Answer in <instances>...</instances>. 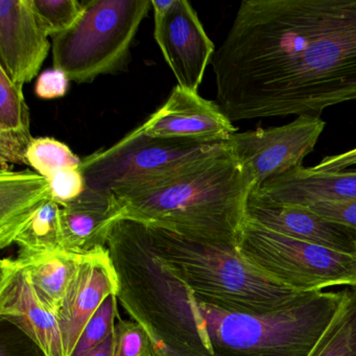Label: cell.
Returning <instances> with one entry per match:
<instances>
[{
  "label": "cell",
  "mask_w": 356,
  "mask_h": 356,
  "mask_svg": "<svg viewBox=\"0 0 356 356\" xmlns=\"http://www.w3.org/2000/svg\"><path fill=\"white\" fill-rule=\"evenodd\" d=\"M308 356H356V285L341 291L337 312Z\"/></svg>",
  "instance_id": "obj_19"
},
{
  "label": "cell",
  "mask_w": 356,
  "mask_h": 356,
  "mask_svg": "<svg viewBox=\"0 0 356 356\" xmlns=\"http://www.w3.org/2000/svg\"><path fill=\"white\" fill-rule=\"evenodd\" d=\"M324 128L320 118L299 116L285 126L235 133L226 143L257 188L270 179L301 168Z\"/></svg>",
  "instance_id": "obj_7"
},
{
  "label": "cell",
  "mask_w": 356,
  "mask_h": 356,
  "mask_svg": "<svg viewBox=\"0 0 356 356\" xmlns=\"http://www.w3.org/2000/svg\"><path fill=\"white\" fill-rule=\"evenodd\" d=\"M114 346H115V329L101 345L83 356H114Z\"/></svg>",
  "instance_id": "obj_30"
},
{
  "label": "cell",
  "mask_w": 356,
  "mask_h": 356,
  "mask_svg": "<svg viewBox=\"0 0 356 356\" xmlns=\"http://www.w3.org/2000/svg\"><path fill=\"white\" fill-rule=\"evenodd\" d=\"M49 37L32 0H0V68L16 86L38 76L51 49Z\"/></svg>",
  "instance_id": "obj_10"
},
{
  "label": "cell",
  "mask_w": 356,
  "mask_h": 356,
  "mask_svg": "<svg viewBox=\"0 0 356 356\" xmlns=\"http://www.w3.org/2000/svg\"><path fill=\"white\" fill-rule=\"evenodd\" d=\"M306 207L326 220L356 231V200L316 202Z\"/></svg>",
  "instance_id": "obj_27"
},
{
  "label": "cell",
  "mask_w": 356,
  "mask_h": 356,
  "mask_svg": "<svg viewBox=\"0 0 356 356\" xmlns=\"http://www.w3.org/2000/svg\"><path fill=\"white\" fill-rule=\"evenodd\" d=\"M216 145L153 138L137 128L112 147L85 158L80 168L88 188L122 197L170 178Z\"/></svg>",
  "instance_id": "obj_6"
},
{
  "label": "cell",
  "mask_w": 356,
  "mask_h": 356,
  "mask_svg": "<svg viewBox=\"0 0 356 356\" xmlns=\"http://www.w3.org/2000/svg\"><path fill=\"white\" fill-rule=\"evenodd\" d=\"M0 356H47L16 325L0 318Z\"/></svg>",
  "instance_id": "obj_25"
},
{
  "label": "cell",
  "mask_w": 356,
  "mask_h": 356,
  "mask_svg": "<svg viewBox=\"0 0 356 356\" xmlns=\"http://www.w3.org/2000/svg\"><path fill=\"white\" fill-rule=\"evenodd\" d=\"M149 356H153V354H152V355H149Z\"/></svg>",
  "instance_id": "obj_32"
},
{
  "label": "cell",
  "mask_w": 356,
  "mask_h": 356,
  "mask_svg": "<svg viewBox=\"0 0 356 356\" xmlns=\"http://www.w3.org/2000/svg\"><path fill=\"white\" fill-rule=\"evenodd\" d=\"M118 293V277L107 248L85 255L58 312L66 356H72L81 333L102 303Z\"/></svg>",
  "instance_id": "obj_12"
},
{
  "label": "cell",
  "mask_w": 356,
  "mask_h": 356,
  "mask_svg": "<svg viewBox=\"0 0 356 356\" xmlns=\"http://www.w3.org/2000/svg\"><path fill=\"white\" fill-rule=\"evenodd\" d=\"M19 245L20 251L49 252L62 248L61 206L47 202L26 222L12 239V245Z\"/></svg>",
  "instance_id": "obj_20"
},
{
  "label": "cell",
  "mask_w": 356,
  "mask_h": 356,
  "mask_svg": "<svg viewBox=\"0 0 356 356\" xmlns=\"http://www.w3.org/2000/svg\"><path fill=\"white\" fill-rule=\"evenodd\" d=\"M0 318L22 329L47 356H66L57 312L39 297L14 258L0 262Z\"/></svg>",
  "instance_id": "obj_11"
},
{
  "label": "cell",
  "mask_w": 356,
  "mask_h": 356,
  "mask_svg": "<svg viewBox=\"0 0 356 356\" xmlns=\"http://www.w3.org/2000/svg\"><path fill=\"white\" fill-rule=\"evenodd\" d=\"M51 199L60 206L74 201L87 188L86 179L80 168H65L47 179Z\"/></svg>",
  "instance_id": "obj_26"
},
{
  "label": "cell",
  "mask_w": 356,
  "mask_h": 356,
  "mask_svg": "<svg viewBox=\"0 0 356 356\" xmlns=\"http://www.w3.org/2000/svg\"><path fill=\"white\" fill-rule=\"evenodd\" d=\"M356 165V149H350L339 155L328 156L321 160L320 163L309 168L312 172H335L348 170Z\"/></svg>",
  "instance_id": "obj_29"
},
{
  "label": "cell",
  "mask_w": 356,
  "mask_h": 356,
  "mask_svg": "<svg viewBox=\"0 0 356 356\" xmlns=\"http://www.w3.org/2000/svg\"><path fill=\"white\" fill-rule=\"evenodd\" d=\"M154 35L178 86L197 92L216 49L189 1L175 0L170 11L155 22Z\"/></svg>",
  "instance_id": "obj_8"
},
{
  "label": "cell",
  "mask_w": 356,
  "mask_h": 356,
  "mask_svg": "<svg viewBox=\"0 0 356 356\" xmlns=\"http://www.w3.org/2000/svg\"><path fill=\"white\" fill-rule=\"evenodd\" d=\"M51 200L49 180L31 172H0V247H10L14 235Z\"/></svg>",
  "instance_id": "obj_16"
},
{
  "label": "cell",
  "mask_w": 356,
  "mask_h": 356,
  "mask_svg": "<svg viewBox=\"0 0 356 356\" xmlns=\"http://www.w3.org/2000/svg\"><path fill=\"white\" fill-rule=\"evenodd\" d=\"M122 220V204L114 193L87 187L61 206L62 248L82 255L107 248L114 225Z\"/></svg>",
  "instance_id": "obj_14"
},
{
  "label": "cell",
  "mask_w": 356,
  "mask_h": 356,
  "mask_svg": "<svg viewBox=\"0 0 356 356\" xmlns=\"http://www.w3.org/2000/svg\"><path fill=\"white\" fill-rule=\"evenodd\" d=\"M136 222L154 255L170 272L197 293L210 296L235 312L273 314L314 293H300L270 280L248 264L236 248L209 245Z\"/></svg>",
  "instance_id": "obj_3"
},
{
  "label": "cell",
  "mask_w": 356,
  "mask_h": 356,
  "mask_svg": "<svg viewBox=\"0 0 356 356\" xmlns=\"http://www.w3.org/2000/svg\"><path fill=\"white\" fill-rule=\"evenodd\" d=\"M85 255L64 249L19 251L15 260L28 273L39 297L58 314Z\"/></svg>",
  "instance_id": "obj_17"
},
{
  "label": "cell",
  "mask_w": 356,
  "mask_h": 356,
  "mask_svg": "<svg viewBox=\"0 0 356 356\" xmlns=\"http://www.w3.org/2000/svg\"><path fill=\"white\" fill-rule=\"evenodd\" d=\"M70 81L62 70H47L37 79L35 93L42 99H60L67 93Z\"/></svg>",
  "instance_id": "obj_28"
},
{
  "label": "cell",
  "mask_w": 356,
  "mask_h": 356,
  "mask_svg": "<svg viewBox=\"0 0 356 356\" xmlns=\"http://www.w3.org/2000/svg\"><path fill=\"white\" fill-rule=\"evenodd\" d=\"M33 7L49 37L72 29L84 12L76 0H32Z\"/></svg>",
  "instance_id": "obj_23"
},
{
  "label": "cell",
  "mask_w": 356,
  "mask_h": 356,
  "mask_svg": "<svg viewBox=\"0 0 356 356\" xmlns=\"http://www.w3.org/2000/svg\"><path fill=\"white\" fill-rule=\"evenodd\" d=\"M70 30L51 37L55 70L72 82L88 84L126 66L149 0H90Z\"/></svg>",
  "instance_id": "obj_4"
},
{
  "label": "cell",
  "mask_w": 356,
  "mask_h": 356,
  "mask_svg": "<svg viewBox=\"0 0 356 356\" xmlns=\"http://www.w3.org/2000/svg\"><path fill=\"white\" fill-rule=\"evenodd\" d=\"M22 90L0 68L1 170H7L9 163H28L26 152L34 138L30 132V110Z\"/></svg>",
  "instance_id": "obj_18"
},
{
  "label": "cell",
  "mask_w": 356,
  "mask_h": 356,
  "mask_svg": "<svg viewBox=\"0 0 356 356\" xmlns=\"http://www.w3.org/2000/svg\"><path fill=\"white\" fill-rule=\"evenodd\" d=\"M152 7L154 10V20L162 19L174 6L175 0H151Z\"/></svg>",
  "instance_id": "obj_31"
},
{
  "label": "cell",
  "mask_w": 356,
  "mask_h": 356,
  "mask_svg": "<svg viewBox=\"0 0 356 356\" xmlns=\"http://www.w3.org/2000/svg\"><path fill=\"white\" fill-rule=\"evenodd\" d=\"M250 195L262 201L301 206L356 200V170L312 172L301 166L266 181Z\"/></svg>",
  "instance_id": "obj_15"
},
{
  "label": "cell",
  "mask_w": 356,
  "mask_h": 356,
  "mask_svg": "<svg viewBox=\"0 0 356 356\" xmlns=\"http://www.w3.org/2000/svg\"><path fill=\"white\" fill-rule=\"evenodd\" d=\"M118 295H111L99 306L92 318L88 321L72 356H83L101 345L115 329L118 316Z\"/></svg>",
  "instance_id": "obj_22"
},
{
  "label": "cell",
  "mask_w": 356,
  "mask_h": 356,
  "mask_svg": "<svg viewBox=\"0 0 356 356\" xmlns=\"http://www.w3.org/2000/svg\"><path fill=\"white\" fill-rule=\"evenodd\" d=\"M245 218L286 236L356 255V231L306 206L262 201L250 195Z\"/></svg>",
  "instance_id": "obj_13"
},
{
  "label": "cell",
  "mask_w": 356,
  "mask_h": 356,
  "mask_svg": "<svg viewBox=\"0 0 356 356\" xmlns=\"http://www.w3.org/2000/svg\"><path fill=\"white\" fill-rule=\"evenodd\" d=\"M231 122L356 101V0H243L212 58Z\"/></svg>",
  "instance_id": "obj_1"
},
{
  "label": "cell",
  "mask_w": 356,
  "mask_h": 356,
  "mask_svg": "<svg viewBox=\"0 0 356 356\" xmlns=\"http://www.w3.org/2000/svg\"><path fill=\"white\" fill-rule=\"evenodd\" d=\"M237 251L258 272L300 293L356 285V255L286 236L248 218Z\"/></svg>",
  "instance_id": "obj_5"
},
{
  "label": "cell",
  "mask_w": 356,
  "mask_h": 356,
  "mask_svg": "<svg viewBox=\"0 0 356 356\" xmlns=\"http://www.w3.org/2000/svg\"><path fill=\"white\" fill-rule=\"evenodd\" d=\"M26 162L37 174L49 179L60 170L80 168L82 160L68 145L49 137L34 138L26 152Z\"/></svg>",
  "instance_id": "obj_21"
},
{
  "label": "cell",
  "mask_w": 356,
  "mask_h": 356,
  "mask_svg": "<svg viewBox=\"0 0 356 356\" xmlns=\"http://www.w3.org/2000/svg\"><path fill=\"white\" fill-rule=\"evenodd\" d=\"M254 187L251 175L225 141L170 178L118 197L122 220L237 249Z\"/></svg>",
  "instance_id": "obj_2"
},
{
  "label": "cell",
  "mask_w": 356,
  "mask_h": 356,
  "mask_svg": "<svg viewBox=\"0 0 356 356\" xmlns=\"http://www.w3.org/2000/svg\"><path fill=\"white\" fill-rule=\"evenodd\" d=\"M138 129L153 138L178 139L201 145L225 143L236 133L232 122L216 103L178 85L165 104Z\"/></svg>",
  "instance_id": "obj_9"
},
{
  "label": "cell",
  "mask_w": 356,
  "mask_h": 356,
  "mask_svg": "<svg viewBox=\"0 0 356 356\" xmlns=\"http://www.w3.org/2000/svg\"><path fill=\"white\" fill-rule=\"evenodd\" d=\"M152 355L151 341L143 327L133 320L118 318L114 356Z\"/></svg>",
  "instance_id": "obj_24"
}]
</instances>
